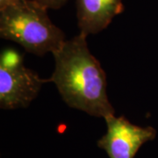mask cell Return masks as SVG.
Returning a JSON list of instances; mask_svg holds the SVG:
<instances>
[{
    "label": "cell",
    "instance_id": "cell-1",
    "mask_svg": "<svg viewBox=\"0 0 158 158\" xmlns=\"http://www.w3.org/2000/svg\"><path fill=\"white\" fill-rule=\"evenodd\" d=\"M86 35L80 33L52 53L55 69L49 81L56 85L63 101L69 107L90 116L106 118L114 109L106 93V76L90 53Z\"/></svg>",
    "mask_w": 158,
    "mask_h": 158
},
{
    "label": "cell",
    "instance_id": "cell-2",
    "mask_svg": "<svg viewBox=\"0 0 158 158\" xmlns=\"http://www.w3.org/2000/svg\"><path fill=\"white\" fill-rule=\"evenodd\" d=\"M48 10L36 0H17L0 11L1 38L39 56L54 53L66 39L50 20Z\"/></svg>",
    "mask_w": 158,
    "mask_h": 158
},
{
    "label": "cell",
    "instance_id": "cell-3",
    "mask_svg": "<svg viewBox=\"0 0 158 158\" xmlns=\"http://www.w3.org/2000/svg\"><path fill=\"white\" fill-rule=\"evenodd\" d=\"M46 80L23 64L22 56L8 48L0 57V107L27 108L39 94Z\"/></svg>",
    "mask_w": 158,
    "mask_h": 158
},
{
    "label": "cell",
    "instance_id": "cell-4",
    "mask_svg": "<svg viewBox=\"0 0 158 158\" xmlns=\"http://www.w3.org/2000/svg\"><path fill=\"white\" fill-rule=\"evenodd\" d=\"M107 131L98 141L109 158H134L140 148L153 141L156 131L152 127H139L131 123L125 116L114 114L105 118Z\"/></svg>",
    "mask_w": 158,
    "mask_h": 158
},
{
    "label": "cell",
    "instance_id": "cell-5",
    "mask_svg": "<svg viewBox=\"0 0 158 158\" xmlns=\"http://www.w3.org/2000/svg\"><path fill=\"white\" fill-rule=\"evenodd\" d=\"M80 33L88 36L106 29L124 11L122 0H76Z\"/></svg>",
    "mask_w": 158,
    "mask_h": 158
},
{
    "label": "cell",
    "instance_id": "cell-6",
    "mask_svg": "<svg viewBox=\"0 0 158 158\" xmlns=\"http://www.w3.org/2000/svg\"><path fill=\"white\" fill-rule=\"evenodd\" d=\"M41 6L46 7L47 9H54L58 10L64 6L69 0H36Z\"/></svg>",
    "mask_w": 158,
    "mask_h": 158
},
{
    "label": "cell",
    "instance_id": "cell-7",
    "mask_svg": "<svg viewBox=\"0 0 158 158\" xmlns=\"http://www.w3.org/2000/svg\"><path fill=\"white\" fill-rule=\"evenodd\" d=\"M17 0H0V11L5 9L6 7L10 6L11 4H13L14 2H16Z\"/></svg>",
    "mask_w": 158,
    "mask_h": 158
}]
</instances>
